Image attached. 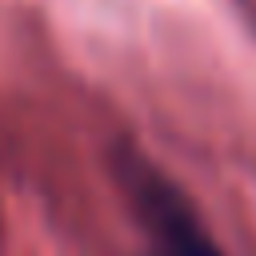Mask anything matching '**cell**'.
Wrapping results in <instances>:
<instances>
[{"label": "cell", "mask_w": 256, "mask_h": 256, "mask_svg": "<svg viewBox=\"0 0 256 256\" xmlns=\"http://www.w3.org/2000/svg\"><path fill=\"white\" fill-rule=\"evenodd\" d=\"M116 176H120V188L128 192V204H132L156 256H224L220 244L204 232L188 196L160 168H152L148 156L120 148L116 152Z\"/></svg>", "instance_id": "6da1fadb"}]
</instances>
